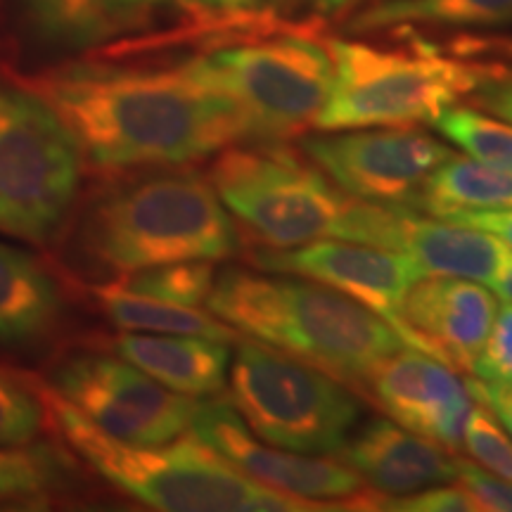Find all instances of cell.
Listing matches in <instances>:
<instances>
[{"instance_id": "9c48e42d", "label": "cell", "mask_w": 512, "mask_h": 512, "mask_svg": "<svg viewBox=\"0 0 512 512\" xmlns=\"http://www.w3.org/2000/svg\"><path fill=\"white\" fill-rule=\"evenodd\" d=\"M83 152L31 88L0 83V233L43 245L79 195Z\"/></svg>"}, {"instance_id": "44dd1931", "label": "cell", "mask_w": 512, "mask_h": 512, "mask_svg": "<svg viewBox=\"0 0 512 512\" xmlns=\"http://www.w3.org/2000/svg\"><path fill=\"white\" fill-rule=\"evenodd\" d=\"M95 299L114 325L126 332H155V335H190L216 342H238V332L209 311L197 306H178L162 299L128 292L117 283L93 287Z\"/></svg>"}, {"instance_id": "836d02e7", "label": "cell", "mask_w": 512, "mask_h": 512, "mask_svg": "<svg viewBox=\"0 0 512 512\" xmlns=\"http://www.w3.org/2000/svg\"><path fill=\"white\" fill-rule=\"evenodd\" d=\"M465 384L472 401L489 408V411L503 422L505 430L512 434V382H484L472 377V380H467Z\"/></svg>"}, {"instance_id": "8992f818", "label": "cell", "mask_w": 512, "mask_h": 512, "mask_svg": "<svg viewBox=\"0 0 512 512\" xmlns=\"http://www.w3.org/2000/svg\"><path fill=\"white\" fill-rule=\"evenodd\" d=\"M238 105L254 140H285L316 124L335 83L328 43L304 29L254 34L183 62Z\"/></svg>"}, {"instance_id": "d590c367", "label": "cell", "mask_w": 512, "mask_h": 512, "mask_svg": "<svg viewBox=\"0 0 512 512\" xmlns=\"http://www.w3.org/2000/svg\"><path fill=\"white\" fill-rule=\"evenodd\" d=\"M479 91H482V105L486 107V110L494 112L496 117H501V119L510 121V124H512V98L494 91V88H491L489 83H484V86L479 88Z\"/></svg>"}, {"instance_id": "7a4b0ae2", "label": "cell", "mask_w": 512, "mask_h": 512, "mask_svg": "<svg viewBox=\"0 0 512 512\" xmlns=\"http://www.w3.org/2000/svg\"><path fill=\"white\" fill-rule=\"evenodd\" d=\"M207 311L233 330L302 358L344 384H366L384 358L408 347L392 323L332 287L278 273L228 268Z\"/></svg>"}, {"instance_id": "5bb4252c", "label": "cell", "mask_w": 512, "mask_h": 512, "mask_svg": "<svg viewBox=\"0 0 512 512\" xmlns=\"http://www.w3.org/2000/svg\"><path fill=\"white\" fill-rule=\"evenodd\" d=\"M370 389L384 413L420 437L458 448L472 396L456 370L425 351L403 347L370 375Z\"/></svg>"}, {"instance_id": "74e56055", "label": "cell", "mask_w": 512, "mask_h": 512, "mask_svg": "<svg viewBox=\"0 0 512 512\" xmlns=\"http://www.w3.org/2000/svg\"><path fill=\"white\" fill-rule=\"evenodd\" d=\"M313 8L320 10V12H342L344 8H349V5L358 3V0H309Z\"/></svg>"}, {"instance_id": "d6a6232c", "label": "cell", "mask_w": 512, "mask_h": 512, "mask_svg": "<svg viewBox=\"0 0 512 512\" xmlns=\"http://www.w3.org/2000/svg\"><path fill=\"white\" fill-rule=\"evenodd\" d=\"M439 219L460 223V226L484 230L491 233L494 238L505 242L512 249V207L501 209H456L448 214L439 216Z\"/></svg>"}, {"instance_id": "603a6c76", "label": "cell", "mask_w": 512, "mask_h": 512, "mask_svg": "<svg viewBox=\"0 0 512 512\" xmlns=\"http://www.w3.org/2000/svg\"><path fill=\"white\" fill-rule=\"evenodd\" d=\"M501 207H512V174L453 155L432 171L413 211H427L439 219L456 209Z\"/></svg>"}, {"instance_id": "7c38bea8", "label": "cell", "mask_w": 512, "mask_h": 512, "mask_svg": "<svg viewBox=\"0 0 512 512\" xmlns=\"http://www.w3.org/2000/svg\"><path fill=\"white\" fill-rule=\"evenodd\" d=\"M190 432L254 482L328 510H375L380 494L339 460L285 451L256 439L228 399H200Z\"/></svg>"}, {"instance_id": "ac0fdd59", "label": "cell", "mask_w": 512, "mask_h": 512, "mask_svg": "<svg viewBox=\"0 0 512 512\" xmlns=\"http://www.w3.org/2000/svg\"><path fill=\"white\" fill-rule=\"evenodd\" d=\"M396 252L408 254L422 275H446L475 283H494L510 247L484 230L460 226L446 219H422L413 209H403Z\"/></svg>"}, {"instance_id": "f546056e", "label": "cell", "mask_w": 512, "mask_h": 512, "mask_svg": "<svg viewBox=\"0 0 512 512\" xmlns=\"http://www.w3.org/2000/svg\"><path fill=\"white\" fill-rule=\"evenodd\" d=\"M375 510L389 512H477L482 505L477 498L460 486H430L408 496H380Z\"/></svg>"}, {"instance_id": "484cf974", "label": "cell", "mask_w": 512, "mask_h": 512, "mask_svg": "<svg viewBox=\"0 0 512 512\" xmlns=\"http://www.w3.org/2000/svg\"><path fill=\"white\" fill-rule=\"evenodd\" d=\"M434 126L472 159L512 174V126L484 112L456 105L448 107Z\"/></svg>"}, {"instance_id": "9a60e30c", "label": "cell", "mask_w": 512, "mask_h": 512, "mask_svg": "<svg viewBox=\"0 0 512 512\" xmlns=\"http://www.w3.org/2000/svg\"><path fill=\"white\" fill-rule=\"evenodd\" d=\"M496 311L494 294L475 280L425 275L408 290L401 318L408 347L432 354L448 368L472 373Z\"/></svg>"}, {"instance_id": "f1b7e54d", "label": "cell", "mask_w": 512, "mask_h": 512, "mask_svg": "<svg viewBox=\"0 0 512 512\" xmlns=\"http://www.w3.org/2000/svg\"><path fill=\"white\" fill-rule=\"evenodd\" d=\"M463 441L467 453L477 460L484 470L494 472V475L512 482V441L505 434L494 413L484 408L482 403L475 401L470 415H467Z\"/></svg>"}, {"instance_id": "cb8c5ba5", "label": "cell", "mask_w": 512, "mask_h": 512, "mask_svg": "<svg viewBox=\"0 0 512 512\" xmlns=\"http://www.w3.org/2000/svg\"><path fill=\"white\" fill-rule=\"evenodd\" d=\"M107 0H19L22 17L38 41L57 48H83L112 34Z\"/></svg>"}, {"instance_id": "8d00e7d4", "label": "cell", "mask_w": 512, "mask_h": 512, "mask_svg": "<svg viewBox=\"0 0 512 512\" xmlns=\"http://www.w3.org/2000/svg\"><path fill=\"white\" fill-rule=\"evenodd\" d=\"M491 290H494L496 294H501V297L508 299V302H512V249H510L508 259H505L503 268L498 271L496 280L491 283Z\"/></svg>"}, {"instance_id": "5b68a950", "label": "cell", "mask_w": 512, "mask_h": 512, "mask_svg": "<svg viewBox=\"0 0 512 512\" xmlns=\"http://www.w3.org/2000/svg\"><path fill=\"white\" fill-rule=\"evenodd\" d=\"M328 50L335 83L313 124L318 131L434 124L463 95L494 79L479 64L448 60L422 48L406 53L330 38Z\"/></svg>"}, {"instance_id": "4316f807", "label": "cell", "mask_w": 512, "mask_h": 512, "mask_svg": "<svg viewBox=\"0 0 512 512\" xmlns=\"http://www.w3.org/2000/svg\"><path fill=\"white\" fill-rule=\"evenodd\" d=\"M299 3L302 0H183L181 5L204 27L245 31L247 36H254L283 29V15Z\"/></svg>"}, {"instance_id": "f35d334b", "label": "cell", "mask_w": 512, "mask_h": 512, "mask_svg": "<svg viewBox=\"0 0 512 512\" xmlns=\"http://www.w3.org/2000/svg\"><path fill=\"white\" fill-rule=\"evenodd\" d=\"M489 83L491 88H494V91H498V93H503V95H508V98H512V79L510 81H501V79H489L486 81Z\"/></svg>"}, {"instance_id": "6da1fadb", "label": "cell", "mask_w": 512, "mask_h": 512, "mask_svg": "<svg viewBox=\"0 0 512 512\" xmlns=\"http://www.w3.org/2000/svg\"><path fill=\"white\" fill-rule=\"evenodd\" d=\"M100 169L181 166L249 140L228 95L185 64L164 69L69 64L31 81Z\"/></svg>"}, {"instance_id": "83f0119b", "label": "cell", "mask_w": 512, "mask_h": 512, "mask_svg": "<svg viewBox=\"0 0 512 512\" xmlns=\"http://www.w3.org/2000/svg\"><path fill=\"white\" fill-rule=\"evenodd\" d=\"M46 408L38 392L0 368V446L31 444L41 432Z\"/></svg>"}, {"instance_id": "3957f363", "label": "cell", "mask_w": 512, "mask_h": 512, "mask_svg": "<svg viewBox=\"0 0 512 512\" xmlns=\"http://www.w3.org/2000/svg\"><path fill=\"white\" fill-rule=\"evenodd\" d=\"M76 242L91 264L128 275L174 261L226 259L238 252L240 238L209 176L166 169L95 197Z\"/></svg>"}, {"instance_id": "e0dca14e", "label": "cell", "mask_w": 512, "mask_h": 512, "mask_svg": "<svg viewBox=\"0 0 512 512\" xmlns=\"http://www.w3.org/2000/svg\"><path fill=\"white\" fill-rule=\"evenodd\" d=\"M112 349L171 392L207 399L226 387L230 368V344L226 342L190 335L124 332L114 337Z\"/></svg>"}, {"instance_id": "30bf717a", "label": "cell", "mask_w": 512, "mask_h": 512, "mask_svg": "<svg viewBox=\"0 0 512 512\" xmlns=\"http://www.w3.org/2000/svg\"><path fill=\"white\" fill-rule=\"evenodd\" d=\"M50 389L98 430L128 444H166L190 432L200 399L171 392L117 354H81L60 363Z\"/></svg>"}, {"instance_id": "e575fe53", "label": "cell", "mask_w": 512, "mask_h": 512, "mask_svg": "<svg viewBox=\"0 0 512 512\" xmlns=\"http://www.w3.org/2000/svg\"><path fill=\"white\" fill-rule=\"evenodd\" d=\"M171 3L181 5L183 0H107L105 10L112 31H117L119 27H126V24H136L140 17L147 15V12Z\"/></svg>"}, {"instance_id": "52a82bcc", "label": "cell", "mask_w": 512, "mask_h": 512, "mask_svg": "<svg viewBox=\"0 0 512 512\" xmlns=\"http://www.w3.org/2000/svg\"><path fill=\"white\" fill-rule=\"evenodd\" d=\"M209 181L223 207L266 247L351 240L356 200L283 145H230L216 157Z\"/></svg>"}, {"instance_id": "d4e9b609", "label": "cell", "mask_w": 512, "mask_h": 512, "mask_svg": "<svg viewBox=\"0 0 512 512\" xmlns=\"http://www.w3.org/2000/svg\"><path fill=\"white\" fill-rule=\"evenodd\" d=\"M214 280V261L192 259L128 273L117 285H121L128 292L143 294V297L152 299H162V302L169 304L200 306L207 302L211 287H214Z\"/></svg>"}, {"instance_id": "ba28073f", "label": "cell", "mask_w": 512, "mask_h": 512, "mask_svg": "<svg viewBox=\"0 0 512 512\" xmlns=\"http://www.w3.org/2000/svg\"><path fill=\"white\" fill-rule=\"evenodd\" d=\"M228 370L230 403L271 446L337 456L361 418V403L342 380L259 339L240 342Z\"/></svg>"}, {"instance_id": "4dcf8cb0", "label": "cell", "mask_w": 512, "mask_h": 512, "mask_svg": "<svg viewBox=\"0 0 512 512\" xmlns=\"http://www.w3.org/2000/svg\"><path fill=\"white\" fill-rule=\"evenodd\" d=\"M472 375L484 382H512V302L496 311L489 339L477 356Z\"/></svg>"}, {"instance_id": "8fae6325", "label": "cell", "mask_w": 512, "mask_h": 512, "mask_svg": "<svg viewBox=\"0 0 512 512\" xmlns=\"http://www.w3.org/2000/svg\"><path fill=\"white\" fill-rule=\"evenodd\" d=\"M302 152L349 197L413 209L432 171L456 152L418 126H373L306 136Z\"/></svg>"}, {"instance_id": "4fadbf2b", "label": "cell", "mask_w": 512, "mask_h": 512, "mask_svg": "<svg viewBox=\"0 0 512 512\" xmlns=\"http://www.w3.org/2000/svg\"><path fill=\"white\" fill-rule=\"evenodd\" d=\"M252 261L261 271L302 275L347 294L392 323L408 344V330L401 318L403 299L425 278L408 254L363 242L316 240L299 247L254 249Z\"/></svg>"}, {"instance_id": "277c9868", "label": "cell", "mask_w": 512, "mask_h": 512, "mask_svg": "<svg viewBox=\"0 0 512 512\" xmlns=\"http://www.w3.org/2000/svg\"><path fill=\"white\" fill-rule=\"evenodd\" d=\"M38 396L76 456L147 508L166 512L328 510L320 503L254 482L192 432L166 444H128L98 430L50 387L41 389Z\"/></svg>"}, {"instance_id": "d6986e66", "label": "cell", "mask_w": 512, "mask_h": 512, "mask_svg": "<svg viewBox=\"0 0 512 512\" xmlns=\"http://www.w3.org/2000/svg\"><path fill=\"white\" fill-rule=\"evenodd\" d=\"M60 287L34 256L0 242V347H34L62 320Z\"/></svg>"}, {"instance_id": "2e32d148", "label": "cell", "mask_w": 512, "mask_h": 512, "mask_svg": "<svg viewBox=\"0 0 512 512\" xmlns=\"http://www.w3.org/2000/svg\"><path fill=\"white\" fill-rule=\"evenodd\" d=\"M337 456L380 496H408L458 479V458L384 418L351 432Z\"/></svg>"}, {"instance_id": "1f68e13d", "label": "cell", "mask_w": 512, "mask_h": 512, "mask_svg": "<svg viewBox=\"0 0 512 512\" xmlns=\"http://www.w3.org/2000/svg\"><path fill=\"white\" fill-rule=\"evenodd\" d=\"M458 479L460 484L477 498L482 510L512 512V482L484 470L482 465H472L458 458Z\"/></svg>"}, {"instance_id": "7402d4cb", "label": "cell", "mask_w": 512, "mask_h": 512, "mask_svg": "<svg viewBox=\"0 0 512 512\" xmlns=\"http://www.w3.org/2000/svg\"><path fill=\"white\" fill-rule=\"evenodd\" d=\"M74 463L53 444L0 446V508H48L76 482Z\"/></svg>"}, {"instance_id": "ffe728a7", "label": "cell", "mask_w": 512, "mask_h": 512, "mask_svg": "<svg viewBox=\"0 0 512 512\" xmlns=\"http://www.w3.org/2000/svg\"><path fill=\"white\" fill-rule=\"evenodd\" d=\"M512 24V0H373L349 19L351 34L437 27L496 29Z\"/></svg>"}]
</instances>
